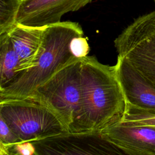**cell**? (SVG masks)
<instances>
[{
    "mask_svg": "<svg viewBox=\"0 0 155 155\" xmlns=\"http://www.w3.org/2000/svg\"><path fill=\"white\" fill-rule=\"evenodd\" d=\"M70 48L73 56L78 58H82L88 56L90 51L87 39L84 36L74 37L71 41Z\"/></svg>",
    "mask_w": 155,
    "mask_h": 155,
    "instance_id": "9a60e30c",
    "label": "cell"
},
{
    "mask_svg": "<svg viewBox=\"0 0 155 155\" xmlns=\"http://www.w3.org/2000/svg\"><path fill=\"white\" fill-rule=\"evenodd\" d=\"M9 155H19V154H16V153H10Z\"/></svg>",
    "mask_w": 155,
    "mask_h": 155,
    "instance_id": "e0dca14e",
    "label": "cell"
},
{
    "mask_svg": "<svg viewBox=\"0 0 155 155\" xmlns=\"http://www.w3.org/2000/svg\"><path fill=\"white\" fill-rule=\"evenodd\" d=\"M44 27H28L16 24L7 33L25 72L33 67L36 59Z\"/></svg>",
    "mask_w": 155,
    "mask_h": 155,
    "instance_id": "30bf717a",
    "label": "cell"
},
{
    "mask_svg": "<svg viewBox=\"0 0 155 155\" xmlns=\"http://www.w3.org/2000/svg\"><path fill=\"white\" fill-rule=\"evenodd\" d=\"M93 0H24L16 17V24L33 27H44L61 22L69 12L84 7Z\"/></svg>",
    "mask_w": 155,
    "mask_h": 155,
    "instance_id": "52a82bcc",
    "label": "cell"
},
{
    "mask_svg": "<svg viewBox=\"0 0 155 155\" xmlns=\"http://www.w3.org/2000/svg\"><path fill=\"white\" fill-rule=\"evenodd\" d=\"M21 1H24V0H21Z\"/></svg>",
    "mask_w": 155,
    "mask_h": 155,
    "instance_id": "d6986e66",
    "label": "cell"
},
{
    "mask_svg": "<svg viewBox=\"0 0 155 155\" xmlns=\"http://www.w3.org/2000/svg\"><path fill=\"white\" fill-rule=\"evenodd\" d=\"M114 44L118 56L125 58L155 87V10L135 19Z\"/></svg>",
    "mask_w": 155,
    "mask_h": 155,
    "instance_id": "5b68a950",
    "label": "cell"
},
{
    "mask_svg": "<svg viewBox=\"0 0 155 155\" xmlns=\"http://www.w3.org/2000/svg\"><path fill=\"white\" fill-rule=\"evenodd\" d=\"M0 117L19 142H32L67 132L51 110L28 97L0 101Z\"/></svg>",
    "mask_w": 155,
    "mask_h": 155,
    "instance_id": "277c9868",
    "label": "cell"
},
{
    "mask_svg": "<svg viewBox=\"0 0 155 155\" xmlns=\"http://www.w3.org/2000/svg\"><path fill=\"white\" fill-rule=\"evenodd\" d=\"M128 122L155 127V113L139 108L126 102L124 114L120 119Z\"/></svg>",
    "mask_w": 155,
    "mask_h": 155,
    "instance_id": "4fadbf2b",
    "label": "cell"
},
{
    "mask_svg": "<svg viewBox=\"0 0 155 155\" xmlns=\"http://www.w3.org/2000/svg\"><path fill=\"white\" fill-rule=\"evenodd\" d=\"M19 142L18 137L13 132L7 122L0 117V145L8 149Z\"/></svg>",
    "mask_w": 155,
    "mask_h": 155,
    "instance_id": "5bb4252c",
    "label": "cell"
},
{
    "mask_svg": "<svg viewBox=\"0 0 155 155\" xmlns=\"http://www.w3.org/2000/svg\"><path fill=\"white\" fill-rule=\"evenodd\" d=\"M81 62L82 58H73L61 65L27 97L51 110L68 133L84 131L82 122Z\"/></svg>",
    "mask_w": 155,
    "mask_h": 155,
    "instance_id": "3957f363",
    "label": "cell"
},
{
    "mask_svg": "<svg viewBox=\"0 0 155 155\" xmlns=\"http://www.w3.org/2000/svg\"><path fill=\"white\" fill-rule=\"evenodd\" d=\"M84 36L81 25L64 21L44 27L36 59L32 67L8 86L0 89V101L24 99L62 65L74 58L70 51L71 41Z\"/></svg>",
    "mask_w": 155,
    "mask_h": 155,
    "instance_id": "7a4b0ae2",
    "label": "cell"
},
{
    "mask_svg": "<svg viewBox=\"0 0 155 155\" xmlns=\"http://www.w3.org/2000/svg\"><path fill=\"white\" fill-rule=\"evenodd\" d=\"M32 142L34 155H148L119 143L99 130L66 132Z\"/></svg>",
    "mask_w": 155,
    "mask_h": 155,
    "instance_id": "8992f818",
    "label": "cell"
},
{
    "mask_svg": "<svg viewBox=\"0 0 155 155\" xmlns=\"http://www.w3.org/2000/svg\"><path fill=\"white\" fill-rule=\"evenodd\" d=\"M21 0H0V35L8 33L16 25Z\"/></svg>",
    "mask_w": 155,
    "mask_h": 155,
    "instance_id": "7c38bea8",
    "label": "cell"
},
{
    "mask_svg": "<svg viewBox=\"0 0 155 155\" xmlns=\"http://www.w3.org/2000/svg\"><path fill=\"white\" fill-rule=\"evenodd\" d=\"M154 1V3H155V0H153Z\"/></svg>",
    "mask_w": 155,
    "mask_h": 155,
    "instance_id": "ac0fdd59",
    "label": "cell"
},
{
    "mask_svg": "<svg viewBox=\"0 0 155 155\" xmlns=\"http://www.w3.org/2000/svg\"><path fill=\"white\" fill-rule=\"evenodd\" d=\"M111 139L131 150L155 155V127L133 124L120 119L102 130Z\"/></svg>",
    "mask_w": 155,
    "mask_h": 155,
    "instance_id": "9c48e42d",
    "label": "cell"
},
{
    "mask_svg": "<svg viewBox=\"0 0 155 155\" xmlns=\"http://www.w3.org/2000/svg\"><path fill=\"white\" fill-rule=\"evenodd\" d=\"M24 73L8 33L0 35V89L8 86Z\"/></svg>",
    "mask_w": 155,
    "mask_h": 155,
    "instance_id": "8fae6325",
    "label": "cell"
},
{
    "mask_svg": "<svg viewBox=\"0 0 155 155\" xmlns=\"http://www.w3.org/2000/svg\"><path fill=\"white\" fill-rule=\"evenodd\" d=\"M11 153H16L19 155H34L36 149L32 142L25 141L18 142L9 149Z\"/></svg>",
    "mask_w": 155,
    "mask_h": 155,
    "instance_id": "2e32d148",
    "label": "cell"
},
{
    "mask_svg": "<svg viewBox=\"0 0 155 155\" xmlns=\"http://www.w3.org/2000/svg\"><path fill=\"white\" fill-rule=\"evenodd\" d=\"M114 69L126 102L155 113V87L124 58L117 56Z\"/></svg>",
    "mask_w": 155,
    "mask_h": 155,
    "instance_id": "ba28073f",
    "label": "cell"
},
{
    "mask_svg": "<svg viewBox=\"0 0 155 155\" xmlns=\"http://www.w3.org/2000/svg\"><path fill=\"white\" fill-rule=\"evenodd\" d=\"M81 77L84 131H102L118 122L124 114L126 100L114 66L87 56L82 58Z\"/></svg>",
    "mask_w": 155,
    "mask_h": 155,
    "instance_id": "6da1fadb",
    "label": "cell"
}]
</instances>
